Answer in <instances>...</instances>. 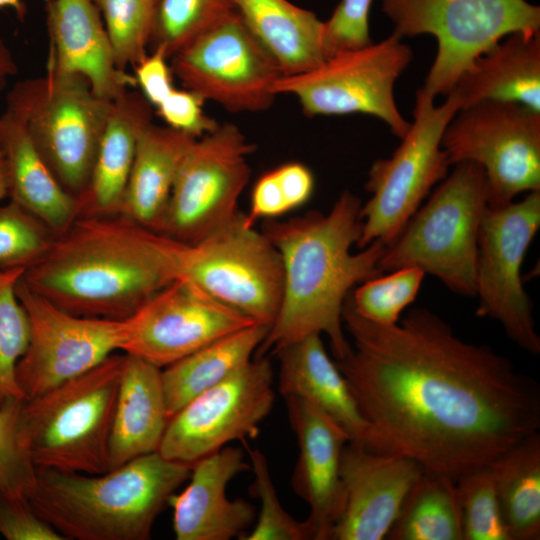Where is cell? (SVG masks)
<instances>
[{
    "label": "cell",
    "mask_w": 540,
    "mask_h": 540,
    "mask_svg": "<svg viewBox=\"0 0 540 540\" xmlns=\"http://www.w3.org/2000/svg\"><path fill=\"white\" fill-rule=\"evenodd\" d=\"M342 320L353 343L334 361L369 423L367 449L456 480L539 432L538 384L432 311L381 325L359 316L348 295Z\"/></svg>",
    "instance_id": "obj_1"
},
{
    "label": "cell",
    "mask_w": 540,
    "mask_h": 540,
    "mask_svg": "<svg viewBox=\"0 0 540 540\" xmlns=\"http://www.w3.org/2000/svg\"><path fill=\"white\" fill-rule=\"evenodd\" d=\"M361 206L356 195L344 191L326 214L311 211L264 223L262 232L281 257L283 288L278 313L255 357L312 334L328 336L334 360L348 352L344 302L354 286L383 274L378 263L386 247L375 240L351 252L361 234Z\"/></svg>",
    "instance_id": "obj_2"
},
{
    "label": "cell",
    "mask_w": 540,
    "mask_h": 540,
    "mask_svg": "<svg viewBox=\"0 0 540 540\" xmlns=\"http://www.w3.org/2000/svg\"><path fill=\"white\" fill-rule=\"evenodd\" d=\"M165 235L124 215H81L22 276L81 317L125 320L177 279Z\"/></svg>",
    "instance_id": "obj_3"
},
{
    "label": "cell",
    "mask_w": 540,
    "mask_h": 540,
    "mask_svg": "<svg viewBox=\"0 0 540 540\" xmlns=\"http://www.w3.org/2000/svg\"><path fill=\"white\" fill-rule=\"evenodd\" d=\"M191 467L157 451L102 474L36 468L27 500L65 539L147 540Z\"/></svg>",
    "instance_id": "obj_4"
},
{
    "label": "cell",
    "mask_w": 540,
    "mask_h": 540,
    "mask_svg": "<svg viewBox=\"0 0 540 540\" xmlns=\"http://www.w3.org/2000/svg\"><path fill=\"white\" fill-rule=\"evenodd\" d=\"M441 181L385 250L382 272L416 267L452 292L475 297L478 235L487 206L483 169L464 161Z\"/></svg>",
    "instance_id": "obj_5"
},
{
    "label": "cell",
    "mask_w": 540,
    "mask_h": 540,
    "mask_svg": "<svg viewBox=\"0 0 540 540\" xmlns=\"http://www.w3.org/2000/svg\"><path fill=\"white\" fill-rule=\"evenodd\" d=\"M125 353L51 390L27 399L23 417L36 468L102 474L108 449Z\"/></svg>",
    "instance_id": "obj_6"
},
{
    "label": "cell",
    "mask_w": 540,
    "mask_h": 540,
    "mask_svg": "<svg viewBox=\"0 0 540 540\" xmlns=\"http://www.w3.org/2000/svg\"><path fill=\"white\" fill-rule=\"evenodd\" d=\"M6 100L60 184L79 196L89 182L112 101L96 95L84 76L47 65L44 76L17 82Z\"/></svg>",
    "instance_id": "obj_7"
},
{
    "label": "cell",
    "mask_w": 540,
    "mask_h": 540,
    "mask_svg": "<svg viewBox=\"0 0 540 540\" xmlns=\"http://www.w3.org/2000/svg\"><path fill=\"white\" fill-rule=\"evenodd\" d=\"M401 38L431 34L437 54L422 89L447 96L481 54L512 33H540V8L526 0H383Z\"/></svg>",
    "instance_id": "obj_8"
},
{
    "label": "cell",
    "mask_w": 540,
    "mask_h": 540,
    "mask_svg": "<svg viewBox=\"0 0 540 540\" xmlns=\"http://www.w3.org/2000/svg\"><path fill=\"white\" fill-rule=\"evenodd\" d=\"M439 106L422 88L416 92L414 121L388 159L375 161L366 190L370 199L361 206L360 249L375 240L386 246L399 235L431 188L448 175L451 166L441 147L443 133L461 109L454 91Z\"/></svg>",
    "instance_id": "obj_9"
},
{
    "label": "cell",
    "mask_w": 540,
    "mask_h": 540,
    "mask_svg": "<svg viewBox=\"0 0 540 540\" xmlns=\"http://www.w3.org/2000/svg\"><path fill=\"white\" fill-rule=\"evenodd\" d=\"M167 248L178 277L257 323H273L282 297L281 257L244 214L195 243L167 237Z\"/></svg>",
    "instance_id": "obj_10"
},
{
    "label": "cell",
    "mask_w": 540,
    "mask_h": 540,
    "mask_svg": "<svg viewBox=\"0 0 540 540\" xmlns=\"http://www.w3.org/2000/svg\"><path fill=\"white\" fill-rule=\"evenodd\" d=\"M396 33L378 43L345 50L318 66L281 76L278 94H291L309 116L363 113L384 121L402 138L410 127L398 110L394 85L412 60V51Z\"/></svg>",
    "instance_id": "obj_11"
},
{
    "label": "cell",
    "mask_w": 540,
    "mask_h": 540,
    "mask_svg": "<svg viewBox=\"0 0 540 540\" xmlns=\"http://www.w3.org/2000/svg\"><path fill=\"white\" fill-rule=\"evenodd\" d=\"M441 147L450 165L469 161L483 169L487 206L540 190V112L512 102H478L456 113Z\"/></svg>",
    "instance_id": "obj_12"
},
{
    "label": "cell",
    "mask_w": 540,
    "mask_h": 540,
    "mask_svg": "<svg viewBox=\"0 0 540 540\" xmlns=\"http://www.w3.org/2000/svg\"><path fill=\"white\" fill-rule=\"evenodd\" d=\"M253 151L232 123L196 139L181 163L157 233L195 243L231 224L240 214L237 205L250 178Z\"/></svg>",
    "instance_id": "obj_13"
},
{
    "label": "cell",
    "mask_w": 540,
    "mask_h": 540,
    "mask_svg": "<svg viewBox=\"0 0 540 540\" xmlns=\"http://www.w3.org/2000/svg\"><path fill=\"white\" fill-rule=\"evenodd\" d=\"M540 227V190L521 201L486 206L479 227L476 314L497 321L506 335L531 354L540 353L533 305L522 283V264Z\"/></svg>",
    "instance_id": "obj_14"
},
{
    "label": "cell",
    "mask_w": 540,
    "mask_h": 540,
    "mask_svg": "<svg viewBox=\"0 0 540 540\" xmlns=\"http://www.w3.org/2000/svg\"><path fill=\"white\" fill-rule=\"evenodd\" d=\"M170 68L185 89L232 112L268 109L283 73L238 12L171 58Z\"/></svg>",
    "instance_id": "obj_15"
},
{
    "label": "cell",
    "mask_w": 540,
    "mask_h": 540,
    "mask_svg": "<svg viewBox=\"0 0 540 540\" xmlns=\"http://www.w3.org/2000/svg\"><path fill=\"white\" fill-rule=\"evenodd\" d=\"M273 381L269 360L252 358L173 415L158 452L192 466L231 441L255 438L274 404Z\"/></svg>",
    "instance_id": "obj_16"
},
{
    "label": "cell",
    "mask_w": 540,
    "mask_h": 540,
    "mask_svg": "<svg viewBox=\"0 0 540 540\" xmlns=\"http://www.w3.org/2000/svg\"><path fill=\"white\" fill-rule=\"evenodd\" d=\"M16 294L30 324L28 346L16 366L17 382L26 400L87 372L120 351L123 320L71 314L33 291L22 277Z\"/></svg>",
    "instance_id": "obj_17"
},
{
    "label": "cell",
    "mask_w": 540,
    "mask_h": 540,
    "mask_svg": "<svg viewBox=\"0 0 540 540\" xmlns=\"http://www.w3.org/2000/svg\"><path fill=\"white\" fill-rule=\"evenodd\" d=\"M123 323L120 351L162 369L257 322L178 277Z\"/></svg>",
    "instance_id": "obj_18"
},
{
    "label": "cell",
    "mask_w": 540,
    "mask_h": 540,
    "mask_svg": "<svg viewBox=\"0 0 540 540\" xmlns=\"http://www.w3.org/2000/svg\"><path fill=\"white\" fill-rule=\"evenodd\" d=\"M423 468L396 454L378 453L348 442L340 476L342 505L329 540L386 539Z\"/></svg>",
    "instance_id": "obj_19"
},
{
    "label": "cell",
    "mask_w": 540,
    "mask_h": 540,
    "mask_svg": "<svg viewBox=\"0 0 540 540\" xmlns=\"http://www.w3.org/2000/svg\"><path fill=\"white\" fill-rule=\"evenodd\" d=\"M299 455L292 475L294 492L309 506L313 540H329L342 505L340 476L345 431L325 414L295 397L284 398Z\"/></svg>",
    "instance_id": "obj_20"
},
{
    "label": "cell",
    "mask_w": 540,
    "mask_h": 540,
    "mask_svg": "<svg viewBox=\"0 0 540 540\" xmlns=\"http://www.w3.org/2000/svg\"><path fill=\"white\" fill-rule=\"evenodd\" d=\"M241 448L223 447L191 467L190 483L170 497L177 540L241 539L255 521V507L243 499L226 496L228 483L250 471Z\"/></svg>",
    "instance_id": "obj_21"
},
{
    "label": "cell",
    "mask_w": 540,
    "mask_h": 540,
    "mask_svg": "<svg viewBox=\"0 0 540 540\" xmlns=\"http://www.w3.org/2000/svg\"><path fill=\"white\" fill-rule=\"evenodd\" d=\"M47 66L84 76L99 97L113 101L137 83L115 63L99 10L92 0H47Z\"/></svg>",
    "instance_id": "obj_22"
},
{
    "label": "cell",
    "mask_w": 540,
    "mask_h": 540,
    "mask_svg": "<svg viewBox=\"0 0 540 540\" xmlns=\"http://www.w3.org/2000/svg\"><path fill=\"white\" fill-rule=\"evenodd\" d=\"M274 354L279 359L280 394L311 405L340 426L350 442L366 446L369 423L346 378L329 357L321 335H309Z\"/></svg>",
    "instance_id": "obj_23"
},
{
    "label": "cell",
    "mask_w": 540,
    "mask_h": 540,
    "mask_svg": "<svg viewBox=\"0 0 540 540\" xmlns=\"http://www.w3.org/2000/svg\"><path fill=\"white\" fill-rule=\"evenodd\" d=\"M151 107L132 89L111 102L89 182L77 196L79 216L121 214L139 137L152 123Z\"/></svg>",
    "instance_id": "obj_24"
},
{
    "label": "cell",
    "mask_w": 540,
    "mask_h": 540,
    "mask_svg": "<svg viewBox=\"0 0 540 540\" xmlns=\"http://www.w3.org/2000/svg\"><path fill=\"white\" fill-rule=\"evenodd\" d=\"M168 422L162 369L125 354L109 439L108 471L157 452Z\"/></svg>",
    "instance_id": "obj_25"
},
{
    "label": "cell",
    "mask_w": 540,
    "mask_h": 540,
    "mask_svg": "<svg viewBox=\"0 0 540 540\" xmlns=\"http://www.w3.org/2000/svg\"><path fill=\"white\" fill-rule=\"evenodd\" d=\"M461 109L502 101L540 112V33H512L481 54L453 90Z\"/></svg>",
    "instance_id": "obj_26"
},
{
    "label": "cell",
    "mask_w": 540,
    "mask_h": 540,
    "mask_svg": "<svg viewBox=\"0 0 540 540\" xmlns=\"http://www.w3.org/2000/svg\"><path fill=\"white\" fill-rule=\"evenodd\" d=\"M0 150L5 158L9 197L56 235L79 216V203L57 180L23 123L7 109L0 116Z\"/></svg>",
    "instance_id": "obj_27"
},
{
    "label": "cell",
    "mask_w": 540,
    "mask_h": 540,
    "mask_svg": "<svg viewBox=\"0 0 540 540\" xmlns=\"http://www.w3.org/2000/svg\"><path fill=\"white\" fill-rule=\"evenodd\" d=\"M196 138L153 122L139 137L121 215L158 231L181 163Z\"/></svg>",
    "instance_id": "obj_28"
},
{
    "label": "cell",
    "mask_w": 540,
    "mask_h": 540,
    "mask_svg": "<svg viewBox=\"0 0 540 540\" xmlns=\"http://www.w3.org/2000/svg\"><path fill=\"white\" fill-rule=\"evenodd\" d=\"M241 19L278 63L283 75L308 71L326 58L324 22L288 0H235Z\"/></svg>",
    "instance_id": "obj_29"
},
{
    "label": "cell",
    "mask_w": 540,
    "mask_h": 540,
    "mask_svg": "<svg viewBox=\"0 0 540 540\" xmlns=\"http://www.w3.org/2000/svg\"><path fill=\"white\" fill-rule=\"evenodd\" d=\"M269 327L256 323L242 328L165 367L162 384L169 420L194 397L246 365Z\"/></svg>",
    "instance_id": "obj_30"
},
{
    "label": "cell",
    "mask_w": 540,
    "mask_h": 540,
    "mask_svg": "<svg viewBox=\"0 0 540 540\" xmlns=\"http://www.w3.org/2000/svg\"><path fill=\"white\" fill-rule=\"evenodd\" d=\"M511 540L540 538V433L511 446L490 465Z\"/></svg>",
    "instance_id": "obj_31"
},
{
    "label": "cell",
    "mask_w": 540,
    "mask_h": 540,
    "mask_svg": "<svg viewBox=\"0 0 540 540\" xmlns=\"http://www.w3.org/2000/svg\"><path fill=\"white\" fill-rule=\"evenodd\" d=\"M386 539L464 540L455 480L423 471L409 490Z\"/></svg>",
    "instance_id": "obj_32"
},
{
    "label": "cell",
    "mask_w": 540,
    "mask_h": 540,
    "mask_svg": "<svg viewBox=\"0 0 540 540\" xmlns=\"http://www.w3.org/2000/svg\"><path fill=\"white\" fill-rule=\"evenodd\" d=\"M236 12L235 0H157L151 49L170 59Z\"/></svg>",
    "instance_id": "obj_33"
},
{
    "label": "cell",
    "mask_w": 540,
    "mask_h": 540,
    "mask_svg": "<svg viewBox=\"0 0 540 540\" xmlns=\"http://www.w3.org/2000/svg\"><path fill=\"white\" fill-rule=\"evenodd\" d=\"M23 268L0 269V407L10 399H25L16 366L29 342L30 324L16 294Z\"/></svg>",
    "instance_id": "obj_34"
},
{
    "label": "cell",
    "mask_w": 540,
    "mask_h": 540,
    "mask_svg": "<svg viewBox=\"0 0 540 540\" xmlns=\"http://www.w3.org/2000/svg\"><path fill=\"white\" fill-rule=\"evenodd\" d=\"M103 19L116 65L135 66L150 46L156 0H92Z\"/></svg>",
    "instance_id": "obj_35"
},
{
    "label": "cell",
    "mask_w": 540,
    "mask_h": 540,
    "mask_svg": "<svg viewBox=\"0 0 540 540\" xmlns=\"http://www.w3.org/2000/svg\"><path fill=\"white\" fill-rule=\"evenodd\" d=\"M23 399H10L0 407V496L27 499L36 477Z\"/></svg>",
    "instance_id": "obj_36"
},
{
    "label": "cell",
    "mask_w": 540,
    "mask_h": 540,
    "mask_svg": "<svg viewBox=\"0 0 540 540\" xmlns=\"http://www.w3.org/2000/svg\"><path fill=\"white\" fill-rule=\"evenodd\" d=\"M425 273L403 267L362 282L349 294L351 305L362 318L381 325L399 322L403 310L417 297Z\"/></svg>",
    "instance_id": "obj_37"
},
{
    "label": "cell",
    "mask_w": 540,
    "mask_h": 540,
    "mask_svg": "<svg viewBox=\"0 0 540 540\" xmlns=\"http://www.w3.org/2000/svg\"><path fill=\"white\" fill-rule=\"evenodd\" d=\"M455 482L464 540H511L490 466L471 470Z\"/></svg>",
    "instance_id": "obj_38"
},
{
    "label": "cell",
    "mask_w": 540,
    "mask_h": 540,
    "mask_svg": "<svg viewBox=\"0 0 540 540\" xmlns=\"http://www.w3.org/2000/svg\"><path fill=\"white\" fill-rule=\"evenodd\" d=\"M253 482L249 488L260 501V511L253 529L240 540H313L307 521L294 519L282 506L265 455L258 449L247 448Z\"/></svg>",
    "instance_id": "obj_39"
},
{
    "label": "cell",
    "mask_w": 540,
    "mask_h": 540,
    "mask_svg": "<svg viewBox=\"0 0 540 540\" xmlns=\"http://www.w3.org/2000/svg\"><path fill=\"white\" fill-rule=\"evenodd\" d=\"M56 234L11 200L0 205V269H27L48 250Z\"/></svg>",
    "instance_id": "obj_40"
},
{
    "label": "cell",
    "mask_w": 540,
    "mask_h": 540,
    "mask_svg": "<svg viewBox=\"0 0 540 540\" xmlns=\"http://www.w3.org/2000/svg\"><path fill=\"white\" fill-rule=\"evenodd\" d=\"M371 4L372 0H341L331 17L324 22L323 49L326 59L372 43L369 32Z\"/></svg>",
    "instance_id": "obj_41"
},
{
    "label": "cell",
    "mask_w": 540,
    "mask_h": 540,
    "mask_svg": "<svg viewBox=\"0 0 540 540\" xmlns=\"http://www.w3.org/2000/svg\"><path fill=\"white\" fill-rule=\"evenodd\" d=\"M204 101L193 91L174 88L156 108L168 127L198 139L219 125L204 112Z\"/></svg>",
    "instance_id": "obj_42"
},
{
    "label": "cell",
    "mask_w": 540,
    "mask_h": 540,
    "mask_svg": "<svg viewBox=\"0 0 540 540\" xmlns=\"http://www.w3.org/2000/svg\"><path fill=\"white\" fill-rule=\"evenodd\" d=\"M0 535L7 540H65L31 507L27 499L0 496Z\"/></svg>",
    "instance_id": "obj_43"
},
{
    "label": "cell",
    "mask_w": 540,
    "mask_h": 540,
    "mask_svg": "<svg viewBox=\"0 0 540 540\" xmlns=\"http://www.w3.org/2000/svg\"><path fill=\"white\" fill-rule=\"evenodd\" d=\"M167 60L166 53L156 48L134 66L136 83L142 95L154 107H157L175 88Z\"/></svg>",
    "instance_id": "obj_44"
},
{
    "label": "cell",
    "mask_w": 540,
    "mask_h": 540,
    "mask_svg": "<svg viewBox=\"0 0 540 540\" xmlns=\"http://www.w3.org/2000/svg\"><path fill=\"white\" fill-rule=\"evenodd\" d=\"M289 212L283 191L274 170L263 174L255 183L246 223L254 226L260 219H273Z\"/></svg>",
    "instance_id": "obj_45"
},
{
    "label": "cell",
    "mask_w": 540,
    "mask_h": 540,
    "mask_svg": "<svg viewBox=\"0 0 540 540\" xmlns=\"http://www.w3.org/2000/svg\"><path fill=\"white\" fill-rule=\"evenodd\" d=\"M289 211L304 205L312 196L314 177L310 169L297 162L274 169Z\"/></svg>",
    "instance_id": "obj_46"
},
{
    "label": "cell",
    "mask_w": 540,
    "mask_h": 540,
    "mask_svg": "<svg viewBox=\"0 0 540 540\" xmlns=\"http://www.w3.org/2000/svg\"><path fill=\"white\" fill-rule=\"evenodd\" d=\"M18 70L13 53L0 35V90Z\"/></svg>",
    "instance_id": "obj_47"
},
{
    "label": "cell",
    "mask_w": 540,
    "mask_h": 540,
    "mask_svg": "<svg viewBox=\"0 0 540 540\" xmlns=\"http://www.w3.org/2000/svg\"><path fill=\"white\" fill-rule=\"evenodd\" d=\"M9 195V181L5 158L0 150V201Z\"/></svg>",
    "instance_id": "obj_48"
},
{
    "label": "cell",
    "mask_w": 540,
    "mask_h": 540,
    "mask_svg": "<svg viewBox=\"0 0 540 540\" xmlns=\"http://www.w3.org/2000/svg\"><path fill=\"white\" fill-rule=\"evenodd\" d=\"M13 8L20 19L26 13V6L22 0H0V8Z\"/></svg>",
    "instance_id": "obj_49"
},
{
    "label": "cell",
    "mask_w": 540,
    "mask_h": 540,
    "mask_svg": "<svg viewBox=\"0 0 540 540\" xmlns=\"http://www.w3.org/2000/svg\"><path fill=\"white\" fill-rule=\"evenodd\" d=\"M156 2H157V0H156Z\"/></svg>",
    "instance_id": "obj_50"
}]
</instances>
